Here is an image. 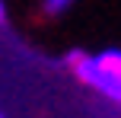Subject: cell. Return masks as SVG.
Instances as JSON below:
<instances>
[{
	"instance_id": "7a4b0ae2",
	"label": "cell",
	"mask_w": 121,
	"mask_h": 118,
	"mask_svg": "<svg viewBox=\"0 0 121 118\" xmlns=\"http://www.w3.org/2000/svg\"><path fill=\"white\" fill-rule=\"evenodd\" d=\"M70 3H73V0H45V10H48L51 16H57V13H64Z\"/></svg>"
},
{
	"instance_id": "3957f363",
	"label": "cell",
	"mask_w": 121,
	"mask_h": 118,
	"mask_svg": "<svg viewBox=\"0 0 121 118\" xmlns=\"http://www.w3.org/2000/svg\"><path fill=\"white\" fill-rule=\"evenodd\" d=\"M0 19H3V0H0Z\"/></svg>"
},
{
	"instance_id": "277c9868",
	"label": "cell",
	"mask_w": 121,
	"mask_h": 118,
	"mask_svg": "<svg viewBox=\"0 0 121 118\" xmlns=\"http://www.w3.org/2000/svg\"><path fill=\"white\" fill-rule=\"evenodd\" d=\"M0 118H6V115H3V112H0Z\"/></svg>"
},
{
	"instance_id": "6da1fadb",
	"label": "cell",
	"mask_w": 121,
	"mask_h": 118,
	"mask_svg": "<svg viewBox=\"0 0 121 118\" xmlns=\"http://www.w3.org/2000/svg\"><path fill=\"white\" fill-rule=\"evenodd\" d=\"M67 64L73 67V74L86 86L102 93L105 99L121 102V48H108L102 54H80V51H73L67 57Z\"/></svg>"
}]
</instances>
